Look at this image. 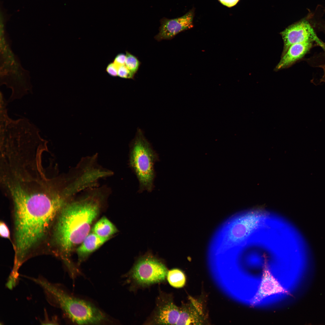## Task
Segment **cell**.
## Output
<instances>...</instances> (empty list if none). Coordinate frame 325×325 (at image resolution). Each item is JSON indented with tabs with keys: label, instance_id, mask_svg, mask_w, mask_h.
Wrapping results in <instances>:
<instances>
[{
	"label": "cell",
	"instance_id": "obj_1",
	"mask_svg": "<svg viewBox=\"0 0 325 325\" xmlns=\"http://www.w3.org/2000/svg\"><path fill=\"white\" fill-rule=\"evenodd\" d=\"M15 211L14 263L21 266L32 248L46 235L68 200L46 190H17L11 193Z\"/></svg>",
	"mask_w": 325,
	"mask_h": 325
},
{
	"label": "cell",
	"instance_id": "obj_2",
	"mask_svg": "<svg viewBox=\"0 0 325 325\" xmlns=\"http://www.w3.org/2000/svg\"><path fill=\"white\" fill-rule=\"evenodd\" d=\"M111 191L106 185L86 188L71 198L63 207L57 219L54 238L66 266L73 264L71 254L90 233Z\"/></svg>",
	"mask_w": 325,
	"mask_h": 325
},
{
	"label": "cell",
	"instance_id": "obj_3",
	"mask_svg": "<svg viewBox=\"0 0 325 325\" xmlns=\"http://www.w3.org/2000/svg\"><path fill=\"white\" fill-rule=\"evenodd\" d=\"M36 283L43 290L48 303L60 309L64 317L73 323L82 325L113 323L94 304L73 296L61 284L50 282L42 276L36 279Z\"/></svg>",
	"mask_w": 325,
	"mask_h": 325
},
{
	"label": "cell",
	"instance_id": "obj_4",
	"mask_svg": "<svg viewBox=\"0 0 325 325\" xmlns=\"http://www.w3.org/2000/svg\"><path fill=\"white\" fill-rule=\"evenodd\" d=\"M268 212L262 210H253L231 217L214 235L209 250L217 255L229 254L254 231L265 218Z\"/></svg>",
	"mask_w": 325,
	"mask_h": 325
},
{
	"label": "cell",
	"instance_id": "obj_5",
	"mask_svg": "<svg viewBox=\"0 0 325 325\" xmlns=\"http://www.w3.org/2000/svg\"><path fill=\"white\" fill-rule=\"evenodd\" d=\"M129 147V164L138 181L139 192H151L155 176L154 165L158 155L139 128Z\"/></svg>",
	"mask_w": 325,
	"mask_h": 325
},
{
	"label": "cell",
	"instance_id": "obj_6",
	"mask_svg": "<svg viewBox=\"0 0 325 325\" xmlns=\"http://www.w3.org/2000/svg\"><path fill=\"white\" fill-rule=\"evenodd\" d=\"M161 261L150 254L140 258L128 274L136 284L146 286L164 281L168 273Z\"/></svg>",
	"mask_w": 325,
	"mask_h": 325
},
{
	"label": "cell",
	"instance_id": "obj_7",
	"mask_svg": "<svg viewBox=\"0 0 325 325\" xmlns=\"http://www.w3.org/2000/svg\"><path fill=\"white\" fill-rule=\"evenodd\" d=\"M283 42L281 56L292 45L308 40L315 41L322 51H325V42L318 37L307 18L292 24L280 33Z\"/></svg>",
	"mask_w": 325,
	"mask_h": 325
},
{
	"label": "cell",
	"instance_id": "obj_8",
	"mask_svg": "<svg viewBox=\"0 0 325 325\" xmlns=\"http://www.w3.org/2000/svg\"><path fill=\"white\" fill-rule=\"evenodd\" d=\"M193 16L194 11L192 10L178 18H163L161 20L159 32L155 39L158 41L171 39L179 32L192 28Z\"/></svg>",
	"mask_w": 325,
	"mask_h": 325
},
{
	"label": "cell",
	"instance_id": "obj_9",
	"mask_svg": "<svg viewBox=\"0 0 325 325\" xmlns=\"http://www.w3.org/2000/svg\"><path fill=\"white\" fill-rule=\"evenodd\" d=\"M314 46H317L316 42L308 40L293 44L291 45L282 56L275 67L279 70L291 66L302 58Z\"/></svg>",
	"mask_w": 325,
	"mask_h": 325
},
{
	"label": "cell",
	"instance_id": "obj_10",
	"mask_svg": "<svg viewBox=\"0 0 325 325\" xmlns=\"http://www.w3.org/2000/svg\"><path fill=\"white\" fill-rule=\"evenodd\" d=\"M157 306L152 323L156 324H176L180 309L171 299H164Z\"/></svg>",
	"mask_w": 325,
	"mask_h": 325
},
{
	"label": "cell",
	"instance_id": "obj_11",
	"mask_svg": "<svg viewBox=\"0 0 325 325\" xmlns=\"http://www.w3.org/2000/svg\"><path fill=\"white\" fill-rule=\"evenodd\" d=\"M180 309V314L176 325L201 324L204 317L201 306L193 300Z\"/></svg>",
	"mask_w": 325,
	"mask_h": 325
},
{
	"label": "cell",
	"instance_id": "obj_12",
	"mask_svg": "<svg viewBox=\"0 0 325 325\" xmlns=\"http://www.w3.org/2000/svg\"><path fill=\"white\" fill-rule=\"evenodd\" d=\"M109 239L101 237L94 233H90L76 249L79 265Z\"/></svg>",
	"mask_w": 325,
	"mask_h": 325
},
{
	"label": "cell",
	"instance_id": "obj_13",
	"mask_svg": "<svg viewBox=\"0 0 325 325\" xmlns=\"http://www.w3.org/2000/svg\"><path fill=\"white\" fill-rule=\"evenodd\" d=\"M91 231L101 237L109 239L118 232V230L109 219L103 217L94 225Z\"/></svg>",
	"mask_w": 325,
	"mask_h": 325
},
{
	"label": "cell",
	"instance_id": "obj_14",
	"mask_svg": "<svg viewBox=\"0 0 325 325\" xmlns=\"http://www.w3.org/2000/svg\"><path fill=\"white\" fill-rule=\"evenodd\" d=\"M167 278L169 284L175 288L183 287L186 282L184 274L181 271L177 269H174L168 271Z\"/></svg>",
	"mask_w": 325,
	"mask_h": 325
},
{
	"label": "cell",
	"instance_id": "obj_15",
	"mask_svg": "<svg viewBox=\"0 0 325 325\" xmlns=\"http://www.w3.org/2000/svg\"><path fill=\"white\" fill-rule=\"evenodd\" d=\"M125 55V65L129 70L134 75L138 70L140 62L136 57L128 52H126Z\"/></svg>",
	"mask_w": 325,
	"mask_h": 325
},
{
	"label": "cell",
	"instance_id": "obj_16",
	"mask_svg": "<svg viewBox=\"0 0 325 325\" xmlns=\"http://www.w3.org/2000/svg\"><path fill=\"white\" fill-rule=\"evenodd\" d=\"M134 75L127 68L125 65H121L118 68V76L126 79H132Z\"/></svg>",
	"mask_w": 325,
	"mask_h": 325
},
{
	"label": "cell",
	"instance_id": "obj_17",
	"mask_svg": "<svg viewBox=\"0 0 325 325\" xmlns=\"http://www.w3.org/2000/svg\"><path fill=\"white\" fill-rule=\"evenodd\" d=\"M320 32L325 34V18L320 25ZM319 62L320 66L325 74V52H322L320 55Z\"/></svg>",
	"mask_w": 325,
	"mask_h": 325
},
{
	"label": "cell",
	"instance_id": "obj_18",
	"mask_svg": "<svg viewBox=\"0 0 325 325\" xmlns=\"http://www.w3.org/2000/svg\"><path fill=\"white\" fill-rule=\"evenodd\" d=\"M0 235L2 237L11 240L9 230L6 224L3 221L0 222Z\"/></svg>",
	"mask_w": 325,
	"mask_h": 325
},
{
	"label": "cell",
	"instance_id": "obj_19",
	"mask_svg": "<svg viewBox=\"0 0 325 325\" xmlns=\"http://www.w3.org/2000/svg\"><path fill=\"white\" fill-rule=\"evenodd\" d=\"M45 319L40 321L41 324H58V318L56 316H53L51 319L48 317L46 310H44Z\"/></svg>",
	"mask_w": 325,
	"mask_h": 325
},
{
	"label": "cell",
	"instance_id": "obj_20",
	"mask_svg": "<svg viewBox=\"0 0 325 325\" xmlns=\"http://www.w3.org/2000/svg\"><path fill=\"white\" fill-rule=\"evenodd\" d=\"M106 71L108 74L112 77L118 76V68L113 62L108 64L106 68Z\"/></svg>",
	"mask_w": 325,
	"mask_h": 325
},
{
	"label": "cell",
	"instance_id": "obj_21",
	"mask_svg": "<svg viewBox=\"0 0 325 325\" xmlns=\"http://www.w3.org/2000/svg\"><path fill=\"white\" fill-rule=\"evenodd\" d=\"M126 55L123 53H119L117 55L113 62L118 68L120 66L125 65Z\"/></svg>",
	"mask_w": 325,
	"mask_h": 325
},
{
	"label": "cell",
	"instance_id": "obj_22",
	"mask_svg": "<svg viewBox=\"0 0 325 325\" xmlns=\"http://www.w3.org/2000/svg\"><path fill=\"white\" fill-rule=\"evenodd\" d=\"M239 0H219L223 5L228 7H231L235 5Z\"/></svg>",
	"mask_w": 325,
	"mask_h": 325
},
{
	"label": "cell",
	"instance_id": "obj_23",
	"mask_svg": "<svg viewBox=\"0 0 325 325\" xmlns=\"http://www.w3.org/2000/svg\"><path fill=\"white\" fill-rule=\"evenodd\" d=\"M80 273H81V272H80V274H80ZM75 277H74V278H72H72H75Z\"/></svg>",
	"mask_w": 325,
	"mask_h": 325
}]
</instances>
